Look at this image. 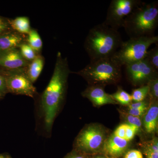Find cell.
Here are the masks:
<instances>
[{
  "mask_svg": "<svg viewBox=\"0 0 158 158\" xmlns=\"http://www.w3.org/2000/svg\"><path fill=\"white\" fill-rule=\"evenodd\" d=\"M71 73L67 58L59 52L50 81L34 99L37 129L46 137H50L55 119L65 100Z\"/></svg>",
  "mask_w": 158,
  "mask_h": 158,
  "instance_id": "obj_1",
  "label": "cell"
},
{
  "mask_svg": "<svg viewBox=\"0 0 158 158\" xmlns=\"http://www.w3.org/2000/svg\"><path fill=\"white\" fill-rule=\"evenodd\" d=\"M123 42L118 31L103 22L90 29L85 39L84 48L91 62L112 58Z\"/></svg>",
  "mask_w": 158,
  "mask_h": 158,
  "instance_id": "obj_2",
  "label": "cell"
},
{
  "mask_svg": "<svg viewBox=\"0 0 158 158\" xmlns=\"http://www.w3.org/2000/svg\"><path fill=\"white\" fill-rule=\"evenodd\" d=\"M158 25V2H142L126 18L123 27L130 38H137L155 36Z\"/></svg>",
  "mask_w": 158,
  "mask_h": 158,
  "instance_id": "obj_3",
  "label": "cell"
},
{
  "mask_svg": "<svg viewBox=\"0 0 158 158\" xmlns=\"http://www.w3.org/2000/svg\"><path fill=\"white\" fill-rule=\"evenodd\" d=\"M122 67L111 58L91 61L85 68L73 73L81 76L90 85H108L118 83L122 76Z\"/></svg>",
  "mask_w": 158,
  "mask_h": 158,
  "instance_id": "obj_4",
  "label": "cell"
},
{
  "mask_svg": "<svg viewBox=\"0 0 158 158\" xmlns=\"http://www.w3.org/2000/svg\"><path fill=\"white\" fill-rule=\"evenodd\" d=\"M158 36L131 38L123 41L111 59L121 67L144 59L148 48L158 44Z\"/></svg>",
  "mask_w": 158,
  "mask_h": 158,
  "instance_id": "obj_5",
  "label": "cell"
},
{
  "mask_svg": "<svg viewBox=\"0 0 158 158\" xmlns=\"http://www.w3.org/2000/svg\"><path fill=\"white\" fill-rule=\"evenodd\" d=\"M0 72L5 77L8 93L34 99L38 95L37 88L27 76L26 68L11 70L0 69Z\"/></svg>",
  "mask_w": 158,
  "mask_h": 158,
  "instance_id": "obj_6",
  "label": "cell"
},
{
  "mask_svg": "<svg viewBox=\"0 0 158 158\" xmlns=\"http://www.w3.org/2000/svg\"><path fill=\"white\" fill-rule=\"evenodd\" d=\"M142 2L140 0H113L104 22L112 28L118 31L123 27L126 18Z\"/></svg>",
  "mask_w": 158,
  "mask_h": 158,
  "instance_id": "obj_7",
  "label": "cell"
},
{
  "mask_svg": "<svg viewBox=\"0 0 158 158\" xmlns=\"http://www.w3.org/2000/svg\"><path fill=\"white\" fill-rule=\"evenodd\" d=\"M105 140L103 130L97 126H90L80 133L76 139L75 146L79 151L94 152L100 149Z\"/></svg>",
  "mask_w": 158,
  "mask_h": 158,
  "instance_id": "obj_8",
  "label": "cell"
},
{
  "mask_svg": "<svg viewBox=\"0 0 158 158\" xmlns=\"http://www.w3.org/2000/svg\"><path fill=\"white\" fill-rule=\"evenodd\" d=\"M128 77L135 85H147L153 79L158 78L156 70L145 59L125 66Z\"/></svg>",
  "mask_w": 158,
  "mask_h": 158,
  "instance_id": "obj_9",
  "label": "cell"
},
{
  "mask_svg": "<svg viewBox=\"0 0 158 158\" xmlns=\"http://www.w3.org/2000/svg\"><path fill=\"white\" fill-rule=\"evenodd\" d=\"M29 63L23 58L18 48L0 55V69L11 70L25 69Z\"/></svg>",
  "mask_w": 158,
  "mask_h": 158,
  "instance_id": "obj_10",
  "label": "cell"
},
{
  "mask_svg": "<svg viewBox=\"0 0 158 158\" xmlns=\"http://www.w3.org/2000/svg\"><path fill=\"white\" fill-rule=\"evenodd\" d=\"M82 95L87 98L96 106H102L107 104H115L114 100L111 94L105 91L103 86L101 85H90L82 92Z\"/></svg>",
  "mask_w": 158,
  "mask_h": 158,
  "instance_id": "obj_11",
  "label": "cell"
},
{
  "mask_svg": "<svg viewBox=\"0 0 158 158\" xmlns=\"http://www.w3.org/2000/svg\"><path fill=\"white\" fill-rule=\"evenodd\" d=\"M27 35L12 31L0 37V55L19 48L26 41Z\"/></svg>",
  "mask_w": 158,
  "mask_h": 158,
  "instance_id": "obj_12",
  "label": "cell"
},
{
  "mask_svg": "<svg viewBox=\"0 0 158 158\" xmlns=\"http://www.w3.org/2000/svg\"><path fill=\"white\" fill-rule=\"evenodd\" d=\"M129 141L113 135L105 141L104 150L108 156L118 158L124 153L128 147Z\"/></svg>",
  "mask_w": 158,
  "mask_h": 158,
  "instance_id": "obj_13",
  "label": "cell"
},
{
  "mask_svg": "<svg viewBox=\"0 0 158 158\" xmlns=\"http://www.w3.org/2000/svg\"><path fill=\"white\" fill-rule=\"evenodd\" d=\"M45 59L42 55H37L31 62L26 68V73L27 76L33 84L37 81L42 73L44 67Z\"/></svg>",
  "mask_w": 158,
  "mask_h": 158,
  "instance_id": "obj_14",
  "label": "cell"
},
{
  "mask_svg": "<svg viewBox=\"0 0 158 158\" xmlns=\"http://www.w3.org/2000/svg\"><path fill=\"white\" fill-rule=\"evenodd\" d=\"M144 118V126L148 133H153L158 126V107L156 103L152 104L147 110Z\"/></svg>",
  "mask_w": 158,
  "mask_h": 158,
  "instance_id": "obj_15",
  "label": "cell"
},
{
  "mask_svg": "<svg viewBox=\"0 0 158 158\" xmlns=\"http://www.w3.org/2000/svg\"><path fill=\"white\" fill-rule=\"evenodd\" d=\"M10 25L13 31L23 35H27L31 31L30 19L26 16H20L10 19Z\"/></svg>",
  "mask_w": 158,
  "mask_h": 158,
  "instance_id": "obj_16",
  "label": "cell"
},
{
  "mask_svg": "<svg viewBox=\"0 0 158 158\" xmlns=\"http://www.w3.org/2000/svg\"><path fill=\"white\" fill-rule=\"evenodd\" d=\"M26 41L37 54H40L42 49L43 42L37 30L31 29L29 34L27 35Z\"/></svg>",
  "mask_w": 158,
  "mask_h": 158,
  "instance_id": "obj_17",
  "label": "cell"
},
{
  "mask_svg": "<svg viewBox=\"0 0 158 158\" xmlns=\"http://www.w3.org/2000/svg\"><path fill=\"white\" fill-rule=\"evenodd\" d=\"M18 49L23 58L28 62L34 60L38 55L26 41L22 43Z\"/></svg>",
  "mask_w": 158,
  "mask_h": 158,
  "instance_id": "obj_18",
  "label": "cell"
},
{
  "mask_svg": "<svg viewBox=\"0 0 158 158\" xmlns=\"http://www.w3.org/2000/svg\"><path fill=\"white\" fill-rule=\"evenodd\" d=\"M116 102L122 105H129L132 101L131 95L121 88H118L115 93L111 94Z\"/></svg>",
  "mask_w": 158,
  "mask_h": 158,
  "instance_id": "obj_19",
  "label": "cell"
},
{
  "mask_svg": "<svg viewBox=\"0 0 158 158\" xmlns=\"http://www.w3.org/2000/svg\"><path fill=\"white\" fill-rule=\"evenodd\" d=\"M149 93V88L148 85L142 86L140 88L134 89L131 94L132 99L135 102H142L144 101L147 97Z\"/></svg>",
  "mask_w": 158,
  "mask_h": 158,
  "instance_id": "obj_20",
  "label": "cell"
},
{
  "mask_svg": "<svg viewBox=\"0 0 158 158\" xmlns=\"http://www.w3.org/2000/svg\"><path fill=\"white\" fill-rule=\"evenodd\" d=\"M144 59L156 70H158V45L156 44L154 48L148 51Z\"/></svg>",
  "mask_w": 158,
  "mask_h": 158,
  "instance_id": "obj_21",
  "label": "cell"
},
{
  "mask_svg": "<svg viewBox=\"0 0 158 158\" xmlns=\"http://www.w3.org/2000/svg\"><path fill=\"white\" fill-rule=\"evenodd\" d=\"M149 88L148 94L152 99L156 100L158 97V78L150 81L147 84Z\"/></svg>",
  "mask_w": 158,
  "mask_h": 158,
  "instance_id": "obj_22",
  "label": "cell"
},
{
  "mask_svg": "<svg viewBox=\"0 0 158 158\" xmlns=\"http://www.w3.org/2000/svg\"><path fill=\"white\" fill-rule=\"evenodd\" d=\"M12 31L10 19L0 15V37Z\"/></svg>",
  "mask_w": 158,
  "mask_h": 158,
  "instance_id": "obj_23",
  "label": "cell"
},
{
  "mask_svg": "<svg viewBox=\"0 0 158 158\" xmlns=\"http://www.w3.org/2000/svg\"><path fill=\"white\" fill-rule=\"evenodd\" d=\"M138 131L139 130L135 127L127 123L125 139L129 142L130 141L132 140Z\"/></svg>",
  "mask_w": 158,
  "mask_h": 158,
  "instance_id": "obj_24",
  "label": "cell"
},
{
  "mask_svg": "<svg viewBox=\"0 0 158 158\" xmlns=\"http://www.w3.org/2000/svg\"><path fill=\"white\" fill-rule=\"evenodd\" d=\"M127 120L128 122L127 124L133 126L137 128L138 130H140L141 127V121L140 117H136L127 115L126 117Z\"/></svg>",
  "mask_w": 158,
  "mask_h": 158,
  "instance_id": "obj_25",
  "label": "cell"
},
{
  "mask_svg": "<svg viewBox=\"0 0 158 158\" xmlns=\"http://www.w3.org/2000/svg\"><path fill=\"white\" fill-rule=\"evenodd\" d=\"M8 94L5 77L0 72V100L2 99Z\"/></svg>",
  "mask_w": 158,
  "mask_h": 158,
  "instance_id": "obj_26",
  "label": "cell"
},
{
  "mask_svg": "<svg viewBox=\"0 0 158 158\" xmlns=\"http://www.w3.org/2000/svg\"><path fill=\"white\" fill-rule=\"evenodd\" d=\"M144 153L147 158H158V148L151 144L145 150Z\"/></svg>",
  "mask_w": 158,
  "mask_h": 158,
  "instance_id": "obj_27",
  "label": "cell"
},
{
  "mask_svg": "<svg viewBox=\"0 0 158 158\" xmlns=\"http://www.w3.org/2000/svg\"><path fill=\"white\" fill-rule=\"evenodd\" d=\"M127 123L122 124L119 125L116 130L114 131L113 135L118 138L125 139V138L126 128Z\"/></svg>",
  "mask_w": 158,
  "mask_h": 158,
  "instance_id": "obj_28",
  "label": "cell"
},
{
  "mask_svg": "<svg viewBox=\"0 0 158 158\" xmlns=\"http://www.w3.org/2000/svg\"><path fill=\"white\" fill-rule=\"evenodd\" d=\"M147 110V107L140 109H129L128 110V114L136 117H140L144 115Z\"/></svg>",
  "mask_w": 158,
  "mask_h": 158,
  "instance_id": "obj_29",
  "label": "cell"
},
{
  "mask_svg": "<svg viewBox=\"0 0 158 158\" xmlns=\"http://www.w3.org/2000/svg\"><path fill=\"white\" fill-rule=\"evenodd\" d=\"M124 158H143V157L140 151L132 150L127 152Z\"/></svg>",
  "mask_w": 158,
  "mask_h": 158,
  "instance_id": "obj_30",
  "label": "cell"
},
{
  "mask_svg": "<svg viewBox=\"0 0 158 158\" xmlns=\"http://www.w3.org/2000/svg\"><path fill=\"white\" fill-rule=\"evenodd\" d=\"M147 105V102L143 101L142 102H137L131 104L129 105V109H140V108L148 107Z\"/></svg>",
  "mask_w": 158,
  "mask_h": 158,
  "instance_id": "obj_31",
  "label": "cell"
},
{
  "mask_svg": "<svg viewBox=\"0 0 158 158\" xmlns=\"http://www.w3.org/2000/svg\"><path fill=\"white\" fill-rule=\"evenodd\" d=\"M65 158H86L85 156L78 152H73L68 155Z\"/></svg>",
  "mask_w": 158,
  "mask_h": 158,
  "instance_id": "obj_32",
  "label": "cell"
},
{
  "mask_svg": "<svg viewBox=\"0 0 158 158\" xmlns=\"http://www.w3.org/2000/svg\"><path fill=\"white\" fill-rule=\"evenodd\" d=\"M0 158H12L11 155L8 152L0 153Z\"/></svg>",
  "mask_w": 158,
  "mask_h": 158,
  "instance_id": "obj_33",
  "label": "cell"
},
{
  "mask_svg": "<svg viewBox=\"0 0 158 158\" xmlns=\"http://www.w3.org/2000/svg\"><path fill=\"white\" fill-rule=\"evenodd\" d=\"M95 158H106L105 157H104L102 156H98L97 157H95Z\"/></svg>",
  "mask_w": 158,
  "mask_h": 158,
  "instance_id": "obj_34",
  "label": "cell"
}]
</instances>
